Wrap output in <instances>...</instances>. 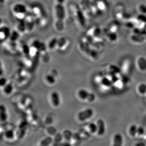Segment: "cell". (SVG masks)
I'll return each instance as SVG.
<instances>
[{
    "label": "cell",
    "instance_id": "6da1fadb",
    "mask_svg": "<svg viewBox=\"0 0 146 146\" xmlns=\"http://www.w3.org/2000/svg\"><path fill=\"white\" fill-rule=\"evenodd\" d=\"M69 13L72 21L77 26L82 28L86 26L87 19L80 7L76 5H71Z\"/></svg>",
    "mask_w": 146,
    "mask_h": 146
},
{
    "label": "cell",
    "instance_id": "7a4b0ae2",
    "mask_svg": "<svg viewBox=\"0 0 146 146\" xmlns=\"http://www.w3.org/2000/svg\"><path fill=\"white\" fill-rule=\"evenodd\" d=\"M59 78V73L55 68H52L44 74V81L47 86H52L57 84Z\"/></svg>",
    "mask_w": 146,
    "mask_h": 146
},
{
    "label": "cell",
    "instance_id": "3957f363",
    "mask_svg": "<svg viewBox=\"0 0 146 146\" xmlns=\"http://www.w3.org/2000/svg\"><path fill=\"white\" fill-rule=\"evenodd\" d=\"M12 12L14 17L18 20H23L25 19L28 14V8L25 4L17 3L13 6Z\"/></svg>",
    "mask_w": 146,
    "mask_h": 146
},
{
    "label": "cell",
    "instance_id": "277c9868",
    "mask_svg": "<svg viewBox=\"0 0 146 146\" xmlns=\"http://www.w3.org/2000/svg\"><path fill=\"white\" fill-rule=\"evenodd\" d=\"M76 95L79 100L88 103L94 102L96 99L95 94L92 92H90L85 88L79 89L77 91Z\"/></svg>",
    "mask_w": 146,
    "mask_h": 146
},
{
    "label": "cell",
    "instance_id": "5b68a950",
    "mask_svg": "<svg viewBox=\"0 0 146 146\" xmlns=\"http://www.w3.org/2000/svg\"><path fill=\"white\" fill-rule=\"evenodd\" d=\"M31 74L26 70L20 69L18 70L15 76L16 84L18 86H22L28 83L31 79Z\"/></svg>",
    "mask_w": 146,
    "mask_h": 146
},
{
    "label": "cell",
    "instance_id": "8992f818",
    "mask_svg": "<svg viewBox=\"0 0 146 146\" xmlns=\"http://www.w3.org/2000/svg\"><path fill=\"white\" fill-rule=\"evenodd\" d=\"M42 42L37 39H34L29 44V56L33 59L39 58V53Z\"/></svg>",
    "mask_w": 146,
    "mask_h": 146
},
{
    "label": "cell",
    "instance_id": "52a82bcc",
    "mask_svg": "<svg viewBox=\"0 0 146 146\" xmlns=\"http://www.w3.org/2000/svg\"><path fill=\"white\" fill-rule=\"evenodd\" d=\"M70 44V39L68 37L64 36L59 37L58 38L56 51L60 52H64L69 49Z\"/></svg>",
    "mask_w": 146,
    "mask_h": 146
},
{
    "label": "cell",
    "instance_id": "ba28073f",
    "mask_svg": "<svg viewBox=\"0 0 146 146\" xmlns=\"http://www.w3.org/2000/svg\"><path fill=\"white\" fill-rule=\"evenodd\" d=\"M54 14L55 19L65 21L67 16V11L64 5L56 3L54 6Z\"/></svg>",
    "mask_w": 146,
    "mask_h": 146
},
{
    "label": "cell",
    "instance_id": "9c48e42d",
    "mask_svg": "<svg viewBox=\"0 0 146 146\" xmlns=\"http://www.w3.org/2000/svg\"><path fill=\"white\" fill-rule=\"evenodd\" d=\"M11 30L8 26L1 21V32H0V39L1 43H4L8 40L11 33Z\"/></svg>",
    "mask_w": 146,
    "mask_h": 146
},
{
    "label": "cell",
    "instance_id": "30bf717a",
    "mask_svg": "<svg viewBox=\"0 0 146 146\" xmlns=\"http://www.w3.org/2000/svg\"><path fill=\"white\" fill-rule=\"evenodd\" d=\"M24 21L26 24L27 33L33 31L35 27L36 26V20L33 15L31 14V13H28L26 17H25Z\"/></svg>",
    "mask_w": 146,
    "mask_h": 146
},
{
    "label": "cell",
    "instance_id": "8fae6325",
    "mask_svg": "<svg viewBox=\"0 0 146 146\" xmlns=\"http://www.w3.org/2000/svg\"><path fill=\"white\" fill-rule=\"evenodd\" d=\"M94 115V111L92 109L88 108L81 111L78 113L77 118L79 121H84L91 118Z\"/></svg>",
    "mask_w": 146,
    "mask_h": 146
},
{
    "label": "cell",
    "instance_id": "7c38bea8",
    "mask_svg": "<svg viewBox=\"0 0 146 146\" xmlns=\"http://www.w3.org/2000/svg\"><path fill=\"white\" fill-rule=\"evenodd\" d=\"M48 49L47 48L46 43L42 42L40 48L39 58L44 63H47L49 60L50 56Z\"/></svg>",
    "mask_w": 146,
    "mask_h": 146
},
{
    "label": "cell",
    "instance_id": "4fadbf2b",
    "mask_svg": "<svg viewBox=\"0 0 146 146\" xmlns=\"http://www.w3.org/2000/svg\"><path fill=\"white\" fill-rule=\"evenodd\" d=\"M50 101L54 107H58L61 104V96L57 91H52L50 94Z\"/></svg>",
    "mask_w": 146,
    "mask_h": 146
},
{
    "label": "cell",
    "instance_id": "5bb4252c",
    "mask_svg": "<svg viewBox=\"0 0 146 146\" xmlns=\"http://www.w3.org/2000/svg\"><path fill=\"white\" fill-rule=\"evenodd\" d=\"M136 66L138 70L141 73L146 72V58L142 56L137 58L135 61Z\"/></svg>",
    "mask_w": 146,
    "mask_h": 146
},
{
    "label": "cell",
    "instance_id": "9a60e30c",
    "mask_svg": "<svg viewBox=\"0 0 146 146\" xmlns=\"http://www.w3.org/2000/svg\"><path fill=\"white\" fill-rule=\"evenodd\" d=\"M3 43L4 45V48L9 52L14 53L19 51V44L17 42H13L8 40Z\"/></svg>",
    "mask_w": 146,
    "mask_h": 146
},
{
    "label": "cell",
    "instance_id": "2e32d148",
    "mask_svg": "<svg viewBox=\"0 0 146 146\" xmlns=\"http://www.w3.org/2000/svg\"><path fill=\"white\" fill-rule=\"evenodd\" d=\"M58 37L56 36H52L48 39L46 45L50 52H52L56 50L57 45Z\"/></svg>",
    "mask_w": 146,
    "mask_h": 146
},
{
    "label": "cell",
    "instance_id": "e0dca14e",
    "mask_svg": "<svg viewBox=\"0 0 146 146\" xmlns=\"http://www.w3.org/2000/svg\"><path fill=\"white\" fill-rule=\"evenodd\" d=\"M15 29L19 32L21 35L25 34L27 33L26 26L24 19L23 20H18L17 23L15 25Z\"/></svg>",
    "mask_w": 146,
    "mask_h": 146
},
{
    "label": "cell",
    "instance_id": "ac0fdd59",
    "mask_svg": "<svg viewBox=\"0 0 146 146\" xmlns=\"http://www.w3.org/2000/svg\"><path fill=\"white\" fill-rule=\"evenodd\" d=\"M54 29L56 31L59 32L64 31L66 28L65 21L54 19Z\"/></svg>",
    "mask_w": 146,
    "mask_h": 146
},
{
    "label": "cell",
    "instance_id": "d6986e66",
    "mask_svg": "<svg viewBox=\"0 0 146 146\" xmlns=\"http://www.w3.org/2000/svg\"><path fill=\"white\" fill-rule=\"evenodd\" d=\"M97 133L99 136H102L105 134L106 132V126H105V122L102 119H99L98 120L97 123Z\"/></svg>",
    "mask_w": 146,
    "mask_h": 146
},
{
    "label": "cell",
    "instance_id": "ffe728a7",
    "mask_svg": "<svg viewBox=\"0 0 146 146\" xmlns=\"http://www.w3.org/2000/svg\"><path fill=\"white\" fill-rule=\"evenodd\" d=\"M3 93L6 95H9L11 94L14 90V86L13 84L11 81L9 82L3 88H1Z\"/></svg>",
    "mask_w": 146,
    "mask_h": 146
},
{
    "label": "cell",
    "instance_id": "44dd1931",
    "mask_svg": "<svg viewBox=\"0 0 146 146\" xmlns=\"http://www.w3.org/2000/svg\"><path fill=\"white\" fill-rule=\"evenodd\" d=\"M34 59L29 55L23 56L22 61L23 65L27 68H31L35 64Z\"/></svg>",
    "mask_w": 146,
    "mask_h": 146
},
{
    "label": "cell",
    "instance_id": "7402d4cb",
    "mask_svg": "<svg viewBox=\"0 0 146 146\" xmlns=\"http://www.w3.org/2000/svg\"><path fill=\"white\" fill-rule=\"evenodd\" d=\"M123 137L120 134H116L113 138L112 146H123Z\"/></svg>",
    "mask_w": 146,
    "mask_h": 146
},
{
    "label": "cell",
    "instance_id": "603a6c76",
    "mask_svg": "<svg viewBox=\"0 0 146 146\" xmlns=\"http://www.w3.org/2000/svg\"><path fill=\"white\" fill-rule=\"evenodd\" d=\"M19 52L23 55H29V45L27 44H20L19 47Z\"/></svg>",
    "mask_w": 146,
    "mask_h": 146
},
{
    "label": "cell",
    "instance_id": "cb8c5ba5",
    "mask_svg": "<svg viewBox=\"0 0 146 146\" xmlns=\"http://www.w3.org/2000/svg\"><path fill=\"white\" fill-rule=\"evenodd\" d=\"M0 119L1 122L5 121L8 119L7 110L5 106L3 104H1L0 106Z\"/></svg>",
    "mask_w": 146,
    "mask_h": 146
},
{
    "label": "cell",
    "instance_id": "d4e9b609",
    "mask_svg": "<svg viewBox=\"0 0 146 146\" xmlns=\"http://www.w3.org/2000/svg\"><path fill=\"white\" fill-rule=\"evenodd\" d=\"M21 35L19 32L17 31L15 29H14V30L11 31L8 40L13 42H18V40H19Z\"/></svg>",
    "mask_w": 146,
    "mask_h": 146
},
{
    "label": "cell",
    "instance_id": "484cf974",
    "mask_svg": "<svg viewBox=\"0 0 146 146\" xmlns=\"http://www.w3.org/2000/svg\"><path fill=\"white\" fill-rule=\"evenodd\" d=\"M136 91L139 95L146 94V83H140L137 86Z\"/></svg>",
    "mask_w": 146,
    "mask_h": 146
},
{
    "label": "cell",
    "instance_id": "4316f807",
    "mask_svg": "<svg viewBox=\"0 0 146 146\" xmlns=\"http://www.w3.org/2000/svg\"><path fill=\"white\" fill-rule=\"evenodd\" d=\"M4 135L6 139L9 140L13 139L15 136L14 131L12 129L6 130L4 132Z\"/></svg>",
    "mask_w": 146,
    "mask_h": 146
},
{
    "label": "cell",
    "instance_id": "83f0119b",
    "mask_svg": "<svg viewBox=\"0 0 146 146\" xmlns=\"http://www.w3.org/2000/svg\"><path fill=\"white\" fill-rule=\"evenodd\" d=\"M52 138L51 137H47L40 142V144L43 146H49L52 142Z\"/></svg>",
    "mask_w": 146,
    "mask_h": 146
},
{
    "label": "cell",
    "instance_id": "f1b7e54d",
    "mask_svg": "<svg viewBox=\"0 0 146 146\" xmlns=\"http://www.w3.org/2000/svg\"><path fill=\"white\" fill-rule=\"evenodd\" d=\"M88 128L90 133H91V134L96 133L97 132L98 128H97V125L96 123H90L88 124Z\"/></svg>",
    "mask_w": 146,
    "mask_h": 146
},
{
    "label": "cell",
    "instance_id": "f546056e",
    "mask_svg": "<svg viewBox=\"0 0 146 146\" xmlns=\"http://www.w3.org/2000/svg\"><path fill=\"white\" fill-rule=\"evenodd\" d=\"M130 66V61H124L123 65H122V67H121V71H122L123 73H124V74L127 73L129 70Z\"/></svg>",
    "mask_w": 146,
    "mask_h": 146
},
{
    "label": "cell",
    "instance_id": "4dcf8cb0",
    "mask_svg": "<svg viewBox=\"0 0 146 146\" xmlns=\"http://www.w3.org/2000/svg\"><path fill=\"white\" fill-rule=\"evenodd\" d=\"M137 130H138V128L136 127V126L134 125L131 126L129 128V133L130 136L133 137L137 135Z\"/></svg>",
    "mask_w": 146,
    "mask_h": 146
},
{
    "label": "cell",
    "instance_id": "1f68e13d",
    "mask_svg": "<svg viewBox=\"0 0 146 146\" xmlns=\"http://www.w3.org/2000/svg\"><path fill=\"white\" fill-rule=\"evenodd\" d=\"M10 80H9L7 78L3 77V76H1V81H0V85H1V88H3V86H5Z\"/></svg>",
    "mask_w": 146,
    "mask_h": 146
},
{
    "label": "cell",
    "instance_id": "d6a6232c",
    "mask_svg": "<svg viewBox=\"0 0 146 146\" xmlns=\"http://www.w3.org/2000/svg\"><path fill=\"white\" fill-rule=\"evenodd\" d=\"M138 9L141 13H142L143 14H146V5H140Z\"/></svg>",
    "mask_w": 146,
    "mask_h": 146
},
{
    "label": "cell",
    "instance_id": "836d02e7",
    "mask_svg": "<svg viewBox=\"0 0 146 146\" xmlns=\"http://www.w3.org/2000/svg\"><path fill=\"white\" fill-rule=\"evenodd\" d=\"M144 133V130L142 128V127L138 128L137 135H138V136H141V135H143Z\"/></svg>",
    "mask_w": 146,
    "mask_h": 146
},
{
    "label": "cell",
    "instance_id": "e575fe53",
    "mask_svg": "<svg viewBox=\"0 0 146 146\" xmlns=\"http://www.w3.org/2000/svg\"><path fill=\"white\" fill-rule=\"evenodd\" d=\"M66 0H55L56 3H60V4H64Z\"/></svg>",
    "mask_w": 146,
    "mask_h": 146
},
{
    "label": "cell",
    "instance_id": "d590c367",
    "mask_svg": "<svg viewBox=\"0 0 146 146\" xmlns=\"http://www.w3.org/2000/svg\"><path fill=\"white\" fill-rule=\"evenodd\" d=\"M135 146H146V144L143 142H139L138 143L136 144Z\"/></svg>",
    "mask_w": 146,
    "mask_h": 146
},
{
    "label": "cell",
    "instance_id": "8d00e7d4",
    "mask_svg": "<svg viewBox=\"0 0 146 146\" xmlns=\"http://www.w3.org/2000/svg\"><path fill=\"white\" fill-rule=\"evenodd\" d=\"M100 1V0H92V1H94V2L95 1V2H97V3L98 1Z\"/></svg>",
    "mask_w": 146,
    "mask_h": 146
},
{
    "label": "cell",
    "instance_id": "74e56055",
    "mask_svg": "<svg viewBox=\"0 0 146 146\" xmlns=\"http://www.w3.org/2000/svg\"><path fill=\"white\" fill-rule=\"evenodd\" d=\"M4 1H5V0H1V3H3V2Z\"/></svg>",
    "mask_w": 146,
    "mask_h": 146
},
{
    "label": "cell",
    "instance_id": "f35d334b",
    "mask_svg": "<svg viewBox=\"0 0 146 146\" xmlns=\"http://www.w3.org/2000/svg\"><path fill=\"white\" fill-rule=\"evenodd\" d=\"M42 146V145H41V144H40V145H37V146Z\"/></svg>",
    "mask_w": 146,
    "mask_h": 146
}]
</instances>
